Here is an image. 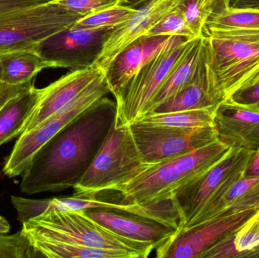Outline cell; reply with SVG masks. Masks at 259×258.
<instances>
[{
	"label": "cell",
	"mask_w": 259,
	"mask_h": 258,
	"mask_svg": "<svg viewBox=\"0 0 259 258\" xmlns=\"http://www.w3.org/2000/svg\"><path fill=\"white\" fill-rule=\"evenodd\" d=\"M32 85V81L21 85H9L0 81V109L8 101L27 90Z\"/></svg>",
	"instance_id": "1f68e13d"
},
{
	"label": "cell",
	"mask_w": 259,
	"mask_h": 258,
	"mask_svg": "<svg viewBox=\"0 0 259 258\" xmlns=\"http://www.w3.org/2000/svg\"><path fill=\"white\" fill-rule=\"evenodd\" d=\"M50 1L52 0H0V15L12 11L33 7Z\"/></svg>",
	"instance_id": "836d02e7"
},
{
	"label": "cell",
	"mask_w": 259,
	"mask_h": 258,
	"mask_svg": "<svg viewBox=\"0 0 259 258\" xmlns=\"http://www.w3.org/2000/svg\"><path fill=\"white\" fill-rule=\"evenodd\" d=\"M51 2L68 12L82 16L122 3L121 0H52Z\"/></svg>",
	"instance_id": "f546056e"
},
{
	"label": "cell",
	"mask_w": 259,
	"mask_h": 258,
	"mask_svg": "<svg viewBox=\"0 0 259 258\" xmlns=\"http://www.w3.org/2000/svg\"><path fill=\"white\" fill-rule=\"evenodd\" d=\"M254 151L231 148L203 177L177 195L174 199L179 215L177 230L188 228L203 209L217 201L231 185L244 176Z\"/></svg>",
	"instance_id": "9c48e42d"
},
{
	"label": "cell",
	"mask_w": 259,
	"mask_h": 258,
	"mask_svg": "<svg viewBox=\"0 0 259 258\" xmlns=\"http://www.w3.org/2000/svg\"><path fill=\"white\" fill-rule=\"evenodd\" d=\"M217 107L214 106L167 113L149 114L137 121L149 125L178 128H199L213 125Z\"/></svg>",
	"instance_id": "cb8c5ba5"
},
{
	"label": "cell",
	"mask_w": 259,
	"mask_h": 258,
	"mask_svg": "<svg viewBox=\"0 0 259 258\" xmlns=\"http://www.w3.org/2000/svg\"><path fill=\"white\" fill-rule=\"evenodd\" d=\"M116 117L115 101L103 98L46 143L21 174L26 195L73 188L84 175Z\"/></svg>",
	"instance_id": "6da1fadb"
},
{
	"label": "cell",
	"mask_w": 259,
	"mask_h": 258,
	"mask_svg": "<svg viewBox=\"0 0 259 258\" xmlns=\"http://www.w3.org/2000/svg\"><path fill=\"white\" fill-rule=\"evenodd\" d=\"M110 92L103 74L66 106L18 138L5 162L3 173L9 178L21 176L34 154L74 119L95 106Z\"/></svg>",
	"instance_id": "ba28073f"
},
{
	"label": "cell",
	"mask_w": 259,
	"mask_h": 258,
	"mask_svg": "<svg viewBox=\"0 0 259 258\" xmlns=\"http://www.w3.org/2000/svg\"><path fill=\"white\" fill-rule=\"evenodd\" d=\"M36 257L28 239L21 230L14 234H0V258Z\"/></svg>",
	"instance_id": "83f0119b"
},
{
	"label": "cell",
	"mask_w": 259,
	"mask_h": 258,
	"mask_svg": "<svg viewBox=\"0 0 259 258\" xmlns=\"http://www.w3.org/2000/svg\"><path fill=\"white\" fill-rule=\"evenodd\" d=\"M204 43H205V39H204ZM214 106H218L213 102L208 92L205 51H204V57L202 63L191 84L176 96L170 98V100L157 108L150 114L167 113V112H179V111L205 109V108L214 107Z\"/></svg>",
	"instance_id": "7402d4cb"
},
{
	"label": "cell",
	"mask_w": 259,
	"mask_h": 258,
	"mask_svg": "<svg viewBox=\"0 0 259 258\" xmlns=\"http://www.w3.org/2000/svg\"><path fill=\"white\" fill-rule=\"evenodd\" d=\"M232 148L218 142L200 149L149 165L115 192L122 203L153 206L173 201L228 154Z\"/></svg>",
	"instance_id": "3957f363"
},
{
	"label": "cell",
	"mask_w": 259,
	"mask_h": 258,
	"mask_svg": "<svg viewBox=\"0 0 259 258\" xmlns=\"http://www.w3.org/2000/svg\"><path fill=\"white\" fill-rule=\"evenodd\" d=\"M137 11L134 6L118 3L81 17L74 25L90 28H115L126 22Z\"/></svg>",
	"instance_id": "484cf974"
},
{
	"label": "cell",
	"mask_w": 259,
	"mask_h": 258,
	"mask_svg": "<svg viewBox=\"0 0 259 258\" xmlns=\"http://www.w3.org/2000/svg\"><path fill=\"white\" fill-rule=\"evenodd\" d=\"M199 3L204 12L209 17L211 14L225 9L226 0H199Z\"/></svg>",
	"instance_id": "d590c367"
},
{
	"label": "cell",
	"mask_w": 259,
	"mask_h": 258,
	"mask_svg": "<svg viewBox=\"0 0 259 258\" xmlns=\"http://www.w3.org/2000/svg\"><path fill=\"white\" fill-rule=\"evenodd\" d=\"M230 99L259 109V83L237 92Z\"/></svg>",
	"instance_id": "d6a6232c"
},
{
	"label": "cell",
	"mask_w": 259,
	"mask_h": 258,
	"mask_svg": "<svg viewBox=\"0 0 259 258\" xmlns=\"http://www.w3.org/2000/svg\"><path fill=\"white\" fill-rule=\"evenodd\" d=\"M190 41L181 36H167L157 53L143 65L126 87L114 95L116 105L115 127L130 126L146 115L149 104Z\"/></svg>",
	"instance_id": "8992f818"
},
{
	"label": "cell",
	"mask_w": 259,
	"mask_h": 258,
	"mask_svg": "<svg viewBox=\"0 0 259 258\" xmlns=\"http://www.w3.org/2000/svg\"><path fill=\"white\" fill-rule=\"evenodd\" d=\"M39 93L40 89L33 84L0 109V147L24 133L37 104Z\"/></svg>",
	"instance_id": "ffe728a7"
},
{
	"label": "cell",
	"mask_w": 259,
	"mask_h": 258,
	"mask_svg": "<svg viewBox=\"0 0 259 258\" xmlns=\"http://www.w3.org/2000/svg\"><path fill=\"white\" fill-rule=\"evenodd\" d=\"M208 92L219 106L259 83V30L205 28Z\"/></svg>",
	"instance_id": "7a4b0ae2"
},
{
	"label": "cell",
	"mask_w": 259,
	"mask_h": 258,
	"mask_svg": "<svg viewBox=\"0 0 259 258\" xmlns=\"http://www.w3.org/2000/svg\"><path fill=\"white\" fill-rule=\"evenodd\" d=\"M258 208L216 217L176 233L156 248L158 258H202L223 239L238 232Z\"/></svg>",
	"instance_id": "8fae6325"
},
{
	"label": "cell",
	"mask_w": 259,
	"mask_h": 258,
	"mask_svg": "<svg viewBox=\"0 0 259 258\" xmlns=\"http://www.w3.org/2000/svg\"><path fill=\"white\" fill-rule=\"evenodd\" d=\"M129 127L136 145L148 165L200 149L219 141L214 125L178 128L135 121Z\"/></svg>",
	"instance_id": "30bf717a"
},
{
	"label": "cell",
	"mask_w": 259,
	"mask_h": 258,
	"mask_svg": "<svg viewBox=\"0 0 259 258\" xmlns=\"http://www.w3.org/2000/svg\"><path fill=\"white\" fill-rule=\"evenodd\" d=\"M255 208L259 209V177L244 175L231 185L217 201L203 209L188 228L216 217Z\"/></svg>",
	"instance_id": "d6986e66"
},
{
	"label": "cell",
	"mask_w": 259,
	"mask_h": 258,
	"mask_svg": "<svg viewBox=\"0 0 259 258\" xmlns=\"http://www.w3.org/2000/svg\"><path fill=\"white\" fill-rule=\"evenodd\" d=\"M147 165L136 145L129 126L116 127L114 124L91 166L73 187V195L89 198L97 197L102 192L115 191Z\"/></svg>",
	"instance_id": "5b68a950"
},
{
	"label": "cell",
	"mask_w": 259,
	"mask_h": 258,
	"mask_svg": "<svg viewBox=\"0 0 259 258\" xmlns=\"http://www.w3.org/2000/svg\"><path fill=\"white\" fill-rule=\"evenodd\" d=\"M167 37L158 36L154 43H149L150 38L141 36L117 56L105 74L112 95L126 87L143 65L157 53Z\"/></svg>",
	"instance_id": "ac0fdd59"
},
{
	"label": "cell",
	"mask_w": 259,
	"mask_h": 258,
	"mask_svg": "<svg viewBox=\"0 0 259 258\" xmlns=\"http://www.w3.org/2000/svg\"><path fill=\"white\" fill-rule=\"evenodd\" d=\"M259 11V0H226L225 9Z\"/></svg>",
	"instance_id": "e575fe53"
},
{
	"label": "cell",
	"mask_w": 259,
	"mask_h": 258,
	"mask_svg": "<svg viewBox=\"0 0 259 258\" xmlns=\"http://www.w3.org/2000/svg\"><path fill=\"white\" fill-rule=\"evenodd\" d=\"M180 9L195 36H203L205 22L208 17L199 6V0H184Z\"/></svg>",
	"instance_id": "4dcf8cb0"
},
{
	"label": "cell",
	"mask_w": 259,
	"mask_h": 258,
	"mask_svg": "<svg viewBox=\"0 0 259 258\" xmlns=\"http://www.w3.org/2000/svg\"><path fill=\"white\" fill-rule=\"evenodd\" d=\"M205 28L259 30V11L226 8L211 14L205 22Z\"/></svg>",
	"instance_id": "d4e9b609"
},
{
	"label": "cell",
	"mask_w": 259,
	"mask_h": 258,
	"mask_svg": "<svg viewBox=\"0 0 259 258\" xmlns=\"http://www.w3.org/2000/svg\"><path fill=\"white\" fill-rule=\"evenodd\" d=\"M204 39V35L190 39L188 46L149 104L146 115L152 113L157 108L176 96L191 84L203 59Z\"/></svg>",
	"instance_id": "e0dca14e"
},
{
	"label": "cell",
	"mask_w": 259,
	"mask_h": 258,
	"mask_svg": "<svg viewBox=\"0 0 259 258\" xmlns=\"http://www.w3.org/2000/svg\"><path fill=\"white\" fill-rule=\"evenodd\" d=\"M246 257L259 258V245L255 247L253 249L251 250V251L246 252V254H244V256H243V258Z\"/></svg>",
	"instance_id": "f35d334b"
},
{
	"label": "cell",
	"mask_w": 259,
	"mask_h": 258,
	"mask_svg": "<svg viewBox=\"0 0 259 258\" xmlns=\"http://www.w3.org/2000/svg\"><path fill=\"white\" fill-rule=\"evenodd\" d=\"M36 257L129 258L121 251L100 249L60 241L35 239L29 241Z\"/></svg>",
	"instance_id": "603a6c76"
},
{
	"label": "cell",
	"mask_w": 259,
	"mask_h": 258,
	"mask_svg": "<svg viewBox=\"0 0 259 258\" xmlns=\"http://www.w3.org/2000/svg\"><path fill=\"white\" fill-rule=\"evenodd\" d=\"M21 231L28 241H60L100 249L121 251L129 258H146L156 246L120 236L90 218L84 211L47 210L23 223Z\"/></svg>",
	"instance_id": "277c9868"
},
{
	"label": "cell",
	"mask_w": 259,
	"mask_h": 258,
	"mask_svg": "<svg viewBox=\"0 0 259 258\" xmlns=\"http://www.w3.org/2000/svg\"><path fill=\"white\" fill-rule=\"evenodd\" d=\"M10 224L7 220L0 216V234H7L10 231Z\"/></svg>",
	"instance_id": "74e56055"
},
{
	"label": "cell",
	"mask_w": 259,
	"mask_h": 258,
	"mask_svg": "<svg viewBox=\"0 0 259 258\" xmlns=\"http://www.w3.org/2000/svg\"><path fill=\"white\" fill-rule=\"evenodd\" d=\"M82 15L51 1L0 15V56L34 50L46 39L73 27Z\"/></svg>",
	"instance_id": "52a82bcc"
},
{
	"label": "cell",
	"mask_w": 259,
	"mask_h": 258,
	"mask_svg": "<svg viewBox=\"0 0 259 258\" xmlns=\"http://www.w3.org/2000/svg\"><path fill=\"white\" fill-rule=\"evenodd\" d=\"M103 74V71L93 66L74 70L40 89L37 104L24 132L35 128L63 109Z\"/></svg>",
	"instance_id": "9a60e30c"
},
{
	"label": "cell",
	"mask_w": 259,
	"mask_h": 258,
	"mask_svg": "<svg viewBox=\"0 0 259 258\" xmlns=\"http://www.w3.org/2000/svg\"><path fill=\"white\" fill-rule=\"evenodd\" d=\"M219 142L229 148H259V109L231 99L218 106L213 123Z\"/></svg>",
	"instance_id": "5bb4252c"
},
{
	"label": "cell",
	"mask_w": 259,
	"mask_h": 258,
	"mask_svg": "<svg viewBox=\"0 0 259 258\" xmlns=\"http://www.w3.org/2000/svg\"><path fill=\"white\" fill-rule=\"evenodd\" d=\"M121 1H122L123 4L133 6L132 5H136L143 1H147V0H121Z\"/></svg>",
	"instance_id": "ab89813d"
},
{
	"label": "cell",
	"mask_w": 259,
	"mask_h": 258,
	"mask_svg": "<svg viewBox=\"0 0 259 258\" xmlns=\"http://www.w3.org/2000/svg\"><path fill=\"white\" fill-rule=\"evenodd\" d=\"M238 258L259 245V210L233 236Z\"/></svg>",
	"instance_id": "f1b7e54d"
},
{
	"label": "cell",
	"mask_w": 259,
	"mask_h": 258,
	"mask_svg": "<svg viewBox=\"0 0 259 258\" xmlns=\"http://www.w3.org/2000/svg\"><path fill=\"white\" fill-rule=\"evenodd\" d=\"M184 0H147L126 22L112 30L93 67L105 74L117 56L144 36L158 21L178 9Z\"/></svg>",
	"instance_id": "4fadbf2b"
},
{
	"label": "cell",
	"mask_w": 259,
	"mask_h": 258,
	"mask_svg": "<svg viewBox=\"0 0 259 258\" xmlns=\"http://www.w3.org/2000/svg\"><path fill=\"white\" fill-rule=\"evenodd\" d=\"M161 36H181L187 40L198 37L189 27L180 6L158 21L143 36L151 38Z\"/></svg>",
	"instance_id": "4316f807"
},
{
	"label": "cell",
	"mask_w": 259,
	"mask_h": 258,
	"mask_svg": "<svg viewBox=\"0 0 259 258\" xmlns=\"http://www.w3.org/2000/svg\"><path fill=\"white\" fill-rule=\"evenodd\" d=\"M244 175L259 177V148L251 156Z\"/></svg>",
	"instance_id": "8d00e7d4"
},
{
	"label": "cell",
	"mask_w": 259,
	"mask_h": 258,
	"mask_svg": "<svg viewBox=\"0 0 259 258\" xmlns=\"http://www.w3.org/2000/svg\"><path fill=\"white\" fill-rule=\"evenodd\" d=\"M113 29L74 25L46 39L36 51L49 68L83 69L93 66Z\"/></svg>",
	"instance_id": "7c38bea8"
},
{
	"label": "cell",
	"mask_w": 259,
	"mask_h": 258,
	"mask_svg": "<svg viewBox=\"0 0 259 258\" xmlns=\"http://www.w3.org/2000/svg\"><path fill=\"white\" fill-rule=\"evenodd\" d=\"M87 215L111 231L137 242H149L158 248L177 230L156 221L109 209H90Z\"/></svg>",
	"instance_id": "2e32d148"
},
{
	"label": "cell",
	"mask_w": 259,
	"mask_h": 258,
	"mask_svg": "<svg viewBox=\"0 0 259 258\" xmlns=\"http://www.w3.org/2000/svg\"><path fill=\"white\" fill-rule=\"evenodd\" d=\"M45 68L47 62L34 50H22L0 56V81L9 85L31 82Z\"/></svg>",
	"instance_id": "44dd1931"
}]
</instances>
